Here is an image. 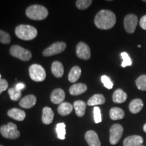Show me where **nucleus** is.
<instances>
[{
  "label": "nucleus",
  "instance_id": "obj_1",
  "mask_svg": "<svg viewBox=\"0 0 146 146\" xmlns=\"http://www.w3.org/2000/svg\"><path fill=\"white\" fill-rule=\"evenodd\" d=\"M116 17L114 13L108 10H100L95 16L94 23L98 29L108 30L114 26Z\"/></svg>",
  "mask_w": 146,
  "mask_h": 146
},
{
  "label": "nucleus",
  "instance_id": "obj_2",
  "mask_svg": "<svg viewBox=\"0 0 146 146\" xmlns=\"http://www.w3.org/2000/svg\"><path fill=\"white\" fill-rule=\"evenodd\" d=\"M15 34L19 39L24 41H31L37 35V30L31 25H20L16 27Z\"/></svg>",
  "mask_w": 146,
  "mask_h": 146
},
{
  "label": "nucleus",
  "instance_id": "obj_3",
  "mask_svg": "<svg viewBox=\"0 0 146 146\" xmlns=\"http://www.w3.org/2000/svg\"><path fill=\"white\" fill-rule=\"evenodd\" d=\"M48 14L47 9L41 5H32L26 10V16L33 21H43L48 16Z\"/></svg>",
  "mask_w": 146,
  "mask_h": 146
},
{
  "label": "nucleus",
  "instance_id": "obj_4",
  "mask_svg": "<svg viewBox=\"0 0 146 146\" xmlns=\"http://www.w3.org/2000/svg\"><path fill=\"white\" fill-rule=\"evenodd\" d=\"M0 133L3 137L10 139H16L21 135V133L18 130L17 126L12 123H8L7 125L1 126Z\"/></svg>",
  "mask_w": 146,
  "mask_h": 146
},
{
  "label": "nucleus",
  "instance_id": "obj_5",
  "mask_svg": "<svg viewBox=\"0 0 146 146\" xmlns=\"http://www.w3.org/2000/svg\"><path fill=\"white\" fill-rule=\"evenodd\" d=\"M10 54L13 57L18 58L22 61H29L32 58V54L30 51L18 45H12L10 47Z\"/></svg>",
  "mask_w": 146,
  "mask_h": 146
},
{
  "label": "nucleus",
  "instance_id": "obj_6",
  "mask_svg": "<svg viewBox=\"0 0 146 146\" xmlns=\"http://www.w3.org/2000/svg\"><path fill=\"white\" fill-rule=\"evenodd\" d=\"M29 76L33 81L36 82H41L46 77V72L45 69L41 65L33 64L29 67Z\"/></svg>",
  "mask_w": 146,
  "mask_h": 146
},
{
  "label": "nucleus",
  "instance_id": "obj_7",
  "mask_svg": "<svg viewBox=\"0 0 146 146\" xmlns=\"http://www.w3.org/2000/svg\"><path fill=\"white\" fill-rule=\"evenodd\" d=\"M66 48V44L62 41H58L53 43L47 47L43 52V55L45 57H50L54 55L61 54Z\"/></svg>",
  "mask_w": 146,
  "mask_h": 146
},
{
  "label": "nucleus",
  "instance_id": "obj_8",
  "mask_svg": "<svg viewBox=\"0 0 146 146\" xmlns=\"http://www.w3.org/2000/svg\"><path fill=\"white\" fill-rule=\"evenodd\" d=\"M123 133V127L119 124H114L110 130V143L116 145L118 143Z\"/></svg>",
  "mask_w": 146,
  "mask_h": 146
},
{
  "label": "nucleus",
  "instance_id": "obj_9",
  "mask_svg": "<svg viewBox=\"0 0 146 146\" xmlns=\"http://www.w3.org/2000/svg\"><path fill=\"white\" fill-rule=\"evenodd\" d=\"M138 18L135 14H129L124 19V27L128 33H133L137 25Z\"/></svg>",
  "mask_w": 146,
  "mask_h": 146
},
{
  "label": "nucleus",
  "instance_id": "obj_10",
  "mask_svg": "<svg viewBox=\"0 0 146 146\" xmlns=\"http://www.w3.org/2000/svg\"><path fill=\"white\" fill-rule=\"evenodd\" d=\"M76 54L78 58L87 60L91 57V50L89 47L84 42H79L76 45Z\"/></svg>",
  "mask_w": 146,
  "mask_h": 146
},
{
  "label": "nucleus",
  "instance_id": "obj_11",
  "mask_svg": "<svg viewBox=\"0 0 146 146\" xmlns=\"http://www.w3.org/2000/svg\"><path fill=\"white\" fill-rule=\"evenodd\" d=\"M65 99V92L62 89H56L50 95V100L54 104H60L63 103Z\"/></svg>",
  "mask_w": 146,
  "mask_h": 146
},
{
  "label": "nucleus",
  "instance_id": "obj_12",
  "mask_svg": "<svg viewBox=\"0 0 146 146\" xmlns=\"http://www.w3.org/2000/svg\"><path fill=\"white\" fill-rule=\"evenodd\" d=\"M85 139L89 146H101L99 137L94 131H88L85 133Z\"/></svg>",
  "mask_w": 146,
  "mask_h": 146
},
{
  "label": "nucleus",
  "instance_id": "obj_13",
  "mask_svg": "<svg viewBox=\"0 0 146 146\" xmlns=\"http://www.w3.org/2000/svg\"><path fill=\"white\" fill-rule=\"evenodd\" d=\"M36 98L33 95H28L20 101V106L25 109L31 108L36 104Z\"/></svg>",
  "mask_w": 146,
  "mask_h": 146
},
{
  "label": "nucleus",
  "instance_id": "obj_14",
  "mask_svg": "<svg viewBox=\"0 0 146 146\" xmlns=\"http://www.w3.org/2000/svg\"><path fill=\"white\" fill-rule=\"evenodd\" d=\"M143 143V139L139 135L127 137L123 141L124 146H141Z\"/></svg>",
  "mask_w": 146,
  "mask_h": 146
},
{
  "label": "nucleus",
  "instance_id": "obj_15",
  "mask_svg": "<svg viewBox=\"0 0 146 146\" xmlns=\"http://www.w3.org/2000/svg\"><path fill=\"white\" fill-rule=\"evenodd\" d=\"M8 116L18 121H23L26 117V113L23 110L14 108L8 111Z\"/></svg>",
  "mask_w": 146,
  "mask_h": 146
},
{
  "label": "nucleus",
  "instance_id": "obj_16",
  "mask_svg": "<svg viewBox=\"0 0 146 146\" xmlns=\"http://www.w3.org/2000/svg\"><path fill=\"white\" fill-rule=\"evenodd\" d=\"M54 113L50 107H44L42 112V122L45 125H50L53 122Z\"/></svg>",
  "mask_w": 146,
  "mask_h": 146
},
{
  "label": "nucleus",
  "instance_id": "obj_17",
  "mask_svg": "<svg viewBox=\"0 0 146 146\" xmlns=\"http://www.w3.org/2000/svg\"><path fill=\"white\" fill-rule=\"evenodd\" d=\"M87 90V87L85 84L76 83L72 85L69 89V92L72 96H78Z\"/></svg>",
  "mask_w": 146,
  "mask_h": 146
},
{
  "label": "nucleus",
  "instance_id": "obj_18",
  "mask_svg": "<svg viewBox=\"0 0 146 146\" xmlns=\"http://www.w3.org/2000/svg\"><path fill=\"white\" fill-rule=\"evenodd\" d=\"M127 99V95L123 89H118L114 91L112 96V100L114 103L122 104Z\"/></svg>",
  "mask_w": 146,
  "mask_h": 146
},
{
  "label": "nucleus",
  "instance_id": "obj_19",
  "mask_svg": "<svg viewBox=\"0 0 146 146\" xmlns=\"http://www.w3.org/2000/svg\"><path fill=\"white\" fill-rule=\"evenodd\" d=\"M73 107L75 110L76 114L78 117H82L85 115V110H86L87 104L85 102L81 100H77L75 101L73 104Z\"/></svg>",
  "mask_w": 146,
  "mask_h": 146
},
{
  "label": "nucleus",
  "instance_id": "obj_20",
  "mask_svg": "<svg viewBox=\"0 0 146 146\" xmlns=\"http://www.w3.org/2000/svg\"><path fill=\"white\" fill-rule=\"evenodd\" d=\"M143 107V102L140 99H135L131 102L129 104V110L133 114H137Z\"/></svg>",
  "mask_w": 146,
  "mask_h": 146
},
{
  "label": "nucleus",
  "instance_id": "obj_21",
  "mask_svg": "<svg viewBox=\"0 0 146 146\" xmlns=\"http://www.w3.org/2000/svg\"><path fill=\"white\" fill-rule=\"evenodd\" d=\"M73 106L68 102H63L58 107V112L61 116H65L72 112Z\"/></svg>",
  "mask_w": 146,
  "mask_h": 146
},
{
  "label": "nucleus",
  "instance_id": "obj_22",
  "mask_svg": "<svg viewBox=\"0 0 146 146\" xmlns=\"http://www.w3.org/2000/svg\"><path fill=\"white\" fill-rule=\"evenodd\" d=\"M52 74L57 78H61L64 74V66L60 62L55 61L52 65Z\"/></svg>",
  "mask_w": 146,
  "mask_h": 146
},
{
  "label": "nucleus",
  "instance_id": "obj_23",
  "mask_svg": "<svg viewBox=\"0 0 146 146\" xmlns=\"http://www.w3.org/2000/svg\"><path fill=\"white\" fill-rule=\"evenodd\" d=\"M81 75V69L79 66H75L72 67L71 68L68 74V81L70 83H75L76 81H77L78 78H80V76Z\"/></svg>",
  "mask_w": 146,
  "mask_h": 146
},
{
  "label": "nucleus",
  "instance_id": "obj_24",
  "mask_svg": "<svg viewBox=\"0 0 146 146\" xmlns=\"http://www.w3.org/2000/svg\"><path fill=\"white\" fill-rule=\"evenodd\" d=\"M106 102L104 96L102 94H95L88 100L87 105L89 106L104 104Z\"/></svg>",
  "mask_w": 146,
  "mask_h": 146
},
{
  "label": "nucleus",
  "instance_id": "obj_25",
  "mask_svg": "<svg viewBox=\"0 0 146 146\" xmlns=\"http://www.w3.org/2000/svg\"><path fill=\"white\" fill-rule=\"evenodd\" d=\"M125 116V112L120 108L114 107L110 110V117L113 120L123 119Z\"/></svg>",
  "mask_w": 146,
  "mask_h": 146
},
{
  "label": "nucleus",
  "instance_id": "obj_26",
  "mask_svg": "<svg viewBox=\"0 0 146 146\" xmlns=\"http://www.w3.org/2000/svg\"><path fill=\"white\" fill-rule=\"evenodd\" d=\"M56 131L57 133L58 137L61 140L65 139L66 134V125L64 123H58L56 125Z\"/></svg>",
  "mask_w": 146,
  "mask_h": 146
},
{
  "label": "nucleus",
  "instance_id": "obj_27",
  "mask_svg": "<svg viewBox=\"0 0 146 146\" xmlns=\"http://www.w3.org/2000/svg\"><path fill=\"white\" fill-rule=\"evenodd\" d=\"M136 86L138 89L141 91H146V75L143 74L137 78Z\"/></svg>",
  "mask_w": 146,
  "mask_h": 146
},
{
  "label": "nucleus",
  "instance_id": "obj_28",
  "mask_svg": "<svg viewBox=\"0 0 146 146\" xmlns=\"http://www.w3.org/2000/svg\"><path fill=\"white\" fill-rule=\"evenodd\" d=\"M92 2L91 0H77L76 1V6L78 10H86L90 6Z\"/></svg>",
  "mask_w": 146,
  "mask_h": 146
},
{
  "label": "nucleus",
  "instance_id": "obj_29",
  "mask_svg": "<svg viewBox=\"0 0 146 146\" xmlns=\"http://www.w3.org/2000/svg\"><path fill=\"white\" fill-rule=\"evenodd\" d=\"M8 94L12 101H17L20 100L22 96L21 91L16 90L15 88H10L8 89Z\"/></svg>",
  "mask_w": 146,
  "mask_h": 146
},
{
  "label": "nucleus",
  "instance_id": "obj_30",
  "mask_svg": "<svg viewBox=\"0 0 146 146\" xmlns=\"http://www.w3.org/2000/svg\"><path fill=\"white\" fill-rule=\"evenodd\" d=\"M120 56L123 59V62L121 64V66L123 68H125V67L132 65V60H131V58L129 57V54L127 52H122L120 54Z\"/></svg>",
  "mask_w": 146,
  "mask_h": 146
},
{
  "label": "nucleus",
  "instance_id": "obj_31",
  "mask_svg": "<svg viewBox=\"0 0 146 146\" xmlns=\"http://www.w3.org/2000/svg\"><path fill=\"white\" fill-rule=\"evenodd\" d=\"M11 42V36L9 33L0 29V43L2 44H9Z\"/></svg>",
  "mask_w": 146,
  "mask_h": 146
},
{
  "label": "nucleus",
  "instance_id": "obj_32",
  "mask_svg": "<svg viewBox=\"0 0 146 146\" xmlns=\"http://www.w3.org/2000/svg\"><path fill=\"white\" fill-rule=\"evenodd\" d=\"M101 81L102 83L104 84V87L106 88L111 89H112L113 86H114V84H113V82L111 81L110 78L108 76L106 75H103L101 77Z\"/></svg>",
  "mask_w": 146,
  "mask_h": 146
},
{
  "label": "nucleus",
  "instance_id": "obj_33",
  "mask_svg": "<svg viewBox=\"0 0 146 146\" xmlns=\"http://www.w3.org/2000/svg\"><path fill=\"white\" fill-rule=\"evenodd\" d=\"M94 120L96 123H100L102 122V114L101 110H100V108L98 106H95L94 108Z\"/></svg>",
  "mask_w": 146,
  "mask_h": 146
},
{
  "label": "nucleus",
  "instance_id": "obj_34",
  "mask_svg": "<svg viewBox=\"0 0 146 146\" xmlns=\"http://www.w3.org/2000/svg\"><path fill=\"white\" fill-rule=\"evenodd\" d=\"M8 88V83L5 79L2 78L1 81L0 82V95L3 91H5Z\"/></svg>",
  "mask_w": 146,
  "mask_h": 146
},
{
  "label": "nucleus",
  "instance_id": "obj_35",
  "mask_svg": "<svg viewBox=\"0 0 146 146\" xmlns=\"http://www.w3.org/2000/svg\"><path fill=\"white\" fill-rule=\"evenodd\" d=\"M139 25L140 27H141L143 30H146V15L143 16V17L140 19Z\"/></svg>",
  "mask_w": 146,
  "mask_h": 146
},
{
  "label": "nucleus",
  "instance_id": "obj_36",
  "mask_svg": "<svg viewBox=\"0 0 146 146\" xmlns=\"http://www.w3.org/2000/svg\"><path fill=\"white\" fill-rule=\"evenodd\" d=\"M25 87H26V85H25V84L23 83H19L16 84L14 88H15L16 90L21 91V90H23V89H25Z\"/></svg>",
  "mask_w": 146,
  "mask_h": 146
},
{
  "label": "nucleus",
  "instance_id": "obj_37",
  "mask_svg": "<svg viewBox=\"0 0 146 146\" xmlns=\"http://www.w3.org/2000/svg\"><path fill=\"white\" fill-rule=\"evenodd\" d=\"M143 131H145V132L146 133V123H145V125H144V126H143Z\"/></svg>",
  "mask_w": 146,
  "mask_h": 146
},
{
  "label": "nucleus",
  "instance_id": "obj_38",
  "mask_svg": "<svg viewBox=\"0 0 146 146\" xmlns=\"http://www.w3.org/2000/svg\"><path fill=\"white\" fill-rule=\"evenodd\" d=\"M1 80H2V78H1V74H0V82L1 81Z\"/></svg>",
  "mask_w": 146,
  "mask_h": 146
},
{
  "label": "nucleus",
  "instance_id": "obj_39",
  "mask_svg": "<svg viewBox=\"0 0 146 146\" xmlns=\"http://www.w3.org/2000/svg\"><path fill=\"white\" fill-rule=\"evenodd\" d=\"M143 1H144V2H146V1H145V0H143Z\"/></svg>",
  "mask_w": 146,
  "mask_h": 146
},
{
  "label": "nucleus",
  "instance_id": "obj_40",
  "mask_svg": "<svg viewBox=\"0 0 146 146\" xmlns=\"http://www.w3.org/2000/svg\"><path fill=\"white\" fill-rule=\"evenodd\" d=\"M0 146H3V145H0Z\"/></svg>",
  "mask_w": 146,
  "mask_h": 146
},
{
  "label": "nucleus",
  "instance_id": "obj_41",
  "mask_svg": "<svg viewBox=\"0 0 146 146\" xmlns=\"http://www.w3.org/2000/svg\"><path fill=\"white\" fill-rule=\"evenodd\" d=\"M141 146H143V145H141Z\"/></svg>",
  "mask_w": 146,
  "mask_h": 146
}]
</instances>
